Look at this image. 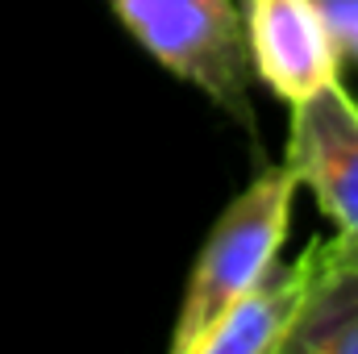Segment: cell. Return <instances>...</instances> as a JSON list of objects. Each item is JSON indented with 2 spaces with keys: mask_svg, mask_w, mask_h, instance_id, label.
Masks as SVG:
<instances>
[{
  "mask_svg": "<svg viewBox=\"0 0 358 354\" xmlns=\"http://www.w3.org/2000/svg\"><path fill=\"white\" fill-rule=\"evenodd\" d=\"M121 29L176 80L200 88L234 125L255 134L250 50L234 0H104Z\"/></svg>",
  "mask_w": 358,
  "mask_h": 354,
  "instance_id": "7a4b0ae2",
  "label": "cell"
},
{
  "mask_svg": "<svg viewBox=\"0 0 358 354\" xmlns=\"http://www.w3.org/2000/svg\"><path fill=\"white\" fill-rule=\"evenodd\" d=\"M296 192H300L296 171L279 163V167H263L225 204L183 283L176 334H171L176 354H200L208 334L221 325V317L259 279H267V271L279 263L292 225Z\"/></svg>",
  "mask_w": 358,
  "mask_h": 354,
  "instance_id": "6da1fadb",
  "label": "cell"
},
{
  "mask_svg": "<svg viewBox=\"0 0 358 354\" xmlns=\"http://www.w3.org/2000/svg\"><path fill=\"white\" fill-rule=\"evenodd\" d=\"M250 71L279 100L296 104L342 80V50L317 0H242Z\"/></svg>",
  "mask_w": 358,
  "mask_h": 354,
  "instance_id": "277c9868",
  "label": "cell"
},
{
  "mask_svg": "<svg viewBox=\"0 0 358 354\" xmlns=\"http://www.w3.org/2000/svg\"><path fill=\"white\" fill-rule=\"evenodd\" d=\"M317 275V246L308 242L304 255L292 267H271L267 279H259L208 334L200 354H283L287 338L308 304Z\"/></svg>",
  "mask_w": 358,
  "mask_h": 354,
  "instance_id": "5b68a950",
  "label": "cell"
},
{
  "mask_svg": "<svg viewBox=\"0 0 358 354\" xmlns=\"http://www.w3.org/2000/svg\"><path fill=\"white\" fill-rule=\"evenodd\" d=\"M317 8L342 50V63H358V0H317Z\"/></svg>",
  "mask_w": 358,
  "mask_h": 354,
  "instance_id": "52a82bcc",
  "label": "cell"
},
{
  "mask_svg": "<svg viewBox=\"0 0 358 354\" xmlns=\"http://www.w3.org/2000/svg\"><path fill=\"white\" fill-rule=\"evenodd\" d=\"M338 234L358 238V100L342 80L292 104L287 159Z\"/></svg>",
  "mask_w": 358,
  "mask_h": 354,
  "instance_id": "3957f363",
  "label": "cell"
},
{
  "mask_svg": "<svg viewBox=\"0 0 358 354\" xmlns=\"http://www.w3.org/2000/svg\"><path fill=\"white\" fill-rule=\"evenodd\" d=\"M317 275L283 354H358V238H313Z\"/></svg>",
  "mask_w": 358,
  "mask_h": 354,
  "instance_id": "8992f818",
  "label": "cell"
}]
</instances>
